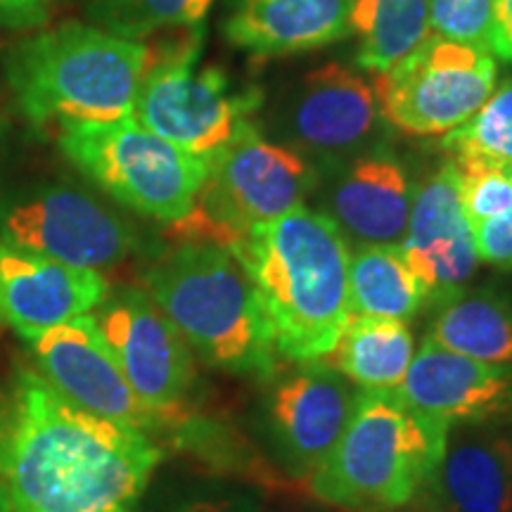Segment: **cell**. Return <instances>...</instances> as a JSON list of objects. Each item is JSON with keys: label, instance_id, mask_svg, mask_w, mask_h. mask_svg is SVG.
Instances as JSON below:
<instances>
[{"label": "cell", "instance_id": "16", "mask_svg": "<svg viewBox=\"0 0 512 512\" xmlns=\"http://www.w3.org/2000/svg\"><path fill=\"white\" fill-rule=\"evenodd\" d=\"M401 249L432 306L465 290L475 275L479 256L451 162L415 185Z\"/></svg>", "mask_w": 512, "mask_h": 512}, {"label": "cell", "instance_id": "12", "mask_svg": "<svg viewBox=\"0 0 512 512\" xmlns=\"http://www.w3.org/2000/svg\"><path fill=\"white\" fill-rule=\"evenodd\" d=\"M0 240L69 266H117L138 249L133 228L91 192L50 183L0 200Z\"/></svg>", "mask_w": 512, "mask_h": 512}, {"label": "cell", "instance_id": "17", "mask_svg": "<svg viewBox=\"0 0 512 512\" xmlns=\"http://www.w3.org/2000/svg\"><path fill=\"white\" fill-rule=\"evenodd\" d=\"M107 297L110 283L95 268L69 266L0 240V320L24 342L86 316Z\"/></svg>", "mask_w": 512, "mask_h": 512}, {"label": "cell", "instance_id": "21", "mask_svg": "<svg viewBox=\"0 0 512 512\" xmlns=\"http://www.w3.org/2000/svg\"><path fill=\"white\" fill-rule=\"evenodd\" d=\"M427 339L448 351L496 366H512V294L465 287L432 306Z\"/></svg>", "mask_w": 512, "mask_h": 512}, {"label": "cell", "instance_id": "15", "mask_svg": "<svg viewBox=\"0 0 512 512\" xmlns=\"http://www.w3.org/2000/svg\"><path fill=\"white\" fill-rule=\"evenodd\" d=\"M271 380L266 427L275 458L292 477L306 479L328 458L354 411L358 389L325 363Z\"/></svg>", "mask_w": 512, "mask_h": 512}, {"label": "cell", "instance_id": "34", "mask_svg": "<svg viewBox=\"0 0 512 512\" xmlns=\"http://www.w3.org/2000/svg\"><path fill=\"white\" fill-rule=\"evenodd\" d=\"M0 512H12V510H10V503L5 501L3 494H0Z\"/></svg>", "mask_w": 512, "mask_h": 512}, {"label": "cell", "instance_id": "1", "mask_svg": "<svg viewBox=\"0 0 512 512\" xmlns=\"http://www.w3.org/2000/svg\"><path fill=\"white\" fill-rule=\"evenodd\" d=\"M164 451L83 411L34 366L0 387V494L12 512H133Z\"/></svg>", "mask_w": 512, "mask_h": 512}, {"label": "cell", "instance_id": "25", "mask_svg": "<svg viewBox=\"0 0 512 512\" xmlns=\"http://www.w3.org/2000/svg\"><path fill=\"white\" fill-rule=\"evenodd\" d=\"M456 171H512V79L494 88L489 100L441 140Z\"/></svg>", "mask_w": 512, "mask_h": 512}, {"label": "cell", "instance_id": "6", "mask_svg": "<svg viewBox=\"0 0 512 512\" xmlns=\"http://www.w3.org/2000/svg\"><path fill=\"white\" fill-rule=\"evenodd\" d=\"M207 174L181 221L169 223L174 242H211L230 249L254 228L304 207L318 171L290 147L268 140L252 119L207 159Z\"/></svg>", "mask_w": 512, "mask_h": 512}, {"label": "cell", "instance_id": "4", "mask_svg": "<svg viewBox=\"0 0 512 512\" xmlns=\"http://www.w3.org/2000/svg\"><path fill=\"white\" fill-rule=\"evenodd\" d=\"M147 43L83 22L22 38L3 57L19 110L34 126L133 117Z\"/></svg>", "mask_w": 512, "mask_h": 512}, {"label": "cell", "instance_id": "23", "mask_svg": "<svg viewBox=\"0 0 512 512\" xmlns=\"http://www.w3.org/2000/svg\"><path fill=\"white\" fill-rule=\"evenodd\" d=\"M349 302L354 316L406 323L427 299L401 245H370L358 247L349 259Z\"/></svg>", "mask_w": 512, "mask_h": 512}, {"label": "cell", "instance_id": "8", "mask_svg": "<svg viewBox=\"0 0 512 512\" xmlns=\"http://www.w3.org/2000/svg\"><path fill=\"white\" fill-rule=\"evenodd\" d=\"M62 155L88 181L147 219L176 223L202 188L207 162L192 157L133 117L57 128Z\"/></svg>", "mask_w": 512, "mask_h": 512}, {"label": "cell", "instance_id": "32", "mask_svg": "<svg viewBox=\"0 0 512 512\" xmlns=\"http://www.w3.org/2000/svg\"><path fill=\"white\" fill-rule=\"evenodd\" d=\"M491 53L512 62V0H496Z\"/></svg>", "mask_w": 512, "mask_h": 512}, {"label": "cell", "instance_id": "18", "mask_svg": "<svg viewBox=\"0 0 512 512\" xmlns=\"http://www.w3.org/2000/svg\"><path fill=\"white\" fill-rule=\"evenodd\" d=\"M408 406L446 425H482L512 413V366L475 361L425 337L394 389Z\"/></svg>", "mask_w": 512, "mask_h": 512}, {"label": "cell", "instance_id": "11", "mask_svg": "<svg viewBox=\"0 0 512 512\" xmlns=\"http://www.w3.org/2000/svg\"><path fill=\"white\" fill-rule=\"evenodd\" d=\"M95 311V323L133 392L166 420V439L178 441L192 420L188 399L197 380L188 342L143 287L110 294Z\"/></svg>", "mask_w": 512, "mask_h": 512}, {"label": "cell", "instance_id": "7", "mask_svg": "<svg viewBox=\"0 0 512 512\" xmlns=\"http://www.w3.org/2000/svg\"><path fill=\"white\" fill-rule=\"evenodd\" d=\"M202 43L200 24L162 46H147L133 119L188 155L207 159L233 138L242 121L254 117L264 93L256 86L238 91L216 64L197 67Z\"/></svg>", "mask_w": 512, "mask_h": 512}, {"label": "cell", "instance_id": "28", "mask_svg": "<svg viewBox=\"0 0 512 512\" xmlns=\"http://www.w3.org/2000/svg\"><path fill=\"white\" fill-rule=\"evenodd\" d=\"M460 197L467 219L472 223L494 219L512 204V171L472 169L458 171Z\"/></svg>", "mask_w": 512, "mask_h": 512}, {"label": "cell", "instance_id": "26", "mask_svg": "<svg viewBox=\"0 0 512 512\" xmlns=\"http://www.w3.org/2000/svg\"><path fill=\"white\" fill-rule=\"evenodd\" d=\"M214 0H91L88 17L110 34L143 41L162 31L200 27Z\"/></svg>", "mask_w": 512, "mask_h": 512}, {"label": "cell", "instance_id": "2", "mask_svg": "<svg viewBox=\"0 0 512 512\" xmlns=\"http://www.w3.org/2000/svg\"><path fill=\"white\" fill-rule=\"evenodd\" d=\"M252 280L280 358L323 361L351 318L349 245L328 216L299 207L228 249Z\"/></svg>", "mask_w": 512, "mask_h": 512}, {"label": "cell", "instance_id": "30", "mask_svg": "<svg viewBox=\"0 0 512 512\" xmlns=\"http://www.w3.org/2000/svg\"><path fill=\"white\" fill-rule=\"evenodd\" d=\"M57 0H0V29L27 31L48 22Z\"/></svg>", "mask_w": 512, "mask_h": 512}, {"label": "cell", "instance_id": "24", "mask_svg": "<svg viewBox=\"0 0 512 512\" xmlns=\"http://www.w3.org/2000/svg\"><path fill=\"white\" fill-rule=\"evenodd\" d=\"M356 64L382 74L430 36V0H351Z\"/></svg>", "mask_w": 512, "mask_h": 512}, {"label": "cell", "instance_id": "9", "mask_svg": "<svg viewBox=\"0 0 512 512\" xmlns=\"http://www.w3.org/2000/svg\"><path fill=\"white\" fill-rule=\"evenodd\" d=\"M489 50L430 34L373 81L387 126L408 136H446L463 126L496 88Z\"/></svg>", "mask_w": 512, "mask_h": 512}, {"label": "cell", "instance_id": "20", "mask_svg": "<svg viewBox=\"0 0 512 512\" xmlns=\"http://www.w3.org/2000/svg\"><path fill=\"white\" fill-rule=\"evenodd\" d=\"M422 491L448 512H512V439L486 422L453 425Z\"/></svg>", "mask_w": 512, "mask_h": 512}, {"label": "cell", "instance_id": "5", "mask_svg": "<svg viewBox=\"0 0 512 512\" xmlns=\"http://www.w3.org/2000/svg\"><path fill=\"white\" fill-rule=\"evenodd\" d=\"M451 425L415 411L394 389H358L342 437L306 489L342 512H396L425 489Z\"/></svg>", "mask_w": 512, "mask_h": 512}, {"label": "cell", "instance_id": "14", "mask_svg": "<svg viewBox=\"0 0 512 512\" xmlns=\"http://www.w3.org/2000/svg\"><path fill=\"white\" fill-rule=\"evenodd\" d=\"M316 171L313 197L344 240L358 247L401 245L415 185L392 150L382 145Z\"/></svg>", "mask_w": 512, "mask_h": 512}, {"label": "cell", "instance_id": "19", "mask_svg": "<svg viewBox=\"0 0 512 512\" xmlns=\"http://www.w3.org/2000/svg\"><path fill=\"white\" fill-rule=\"evenodd\" d=\"M351 0H230L223 36L254 57L297 55L351 36Z\"/></svg>", "mask_w": 512, "mask_h": 512}, {"label": "cell", "instance_id": "33", "mask_svg": "<svg viewBox=\"0 0 512 512\" xmlns=\"http://www.w3.org/2000/svg\"><path fill=\"white\" fill-rule=\"evenodd\" d=\"M396 512H448V510L441 508V505L434 501V498L427 494V491H420V494L415 496L411 503L403 505V508L396 510Z\"/></svg>", "mask_w": 512, "mask_h": 512}, {"label": "cell", "instance_id": "10", "mask_svg": "<svg viewBox=\"0 0 512 512\" xmlns=\"http://www.w3.org/2000/svg\"><path fill=\"white\" fill-rule=\"evenodd\" d=\"M271 128L280 145L316 169L377 150L387 136L375 88L339 62L292 81L275 100Z\"/></svg>", "mask_w": 512, "mask_h": 512}, {"label": "cell", "instance_id": "31", "mask_svg": "<svg viewBox=\"0 0 512 512\" xmlns=\"http://www.w3.org/2000/svg\"><path fill=\"white\" fill-rule=\"evenodd\" d=\"M171 512H261V501L254 494H223L192 498Z\"/></svg>", "mask_w": 512, "mask_h": 512}, {"label": "cell", "instance_id": "22", "mask_svg": "<svg viewBox=\"0 0 512 512\" xmlns=\"http://www.w3.org/2000/svg\"><path fill=\"white\" fill-rule=\"evenodd\" d=\"M415 356L413 332L403 320L354 316L337 347L320 363L361 389H396Z\"/></svg>", "mask_w": 512, "mask_h": 512}, {"label": "cell", "instance_id": "29", "mask_svg": "<svg viewBox=\"0 0 512 512\" xmlns=\"http://www.w3.org/2000/svg\"><path fill=\"white\" fill-rule=\"evenodd\" d=\"M472 238L479 261L498 271H512V204L501 216L472 223Z\"/></svg>", "mask_w": 512, "mask_h": 512}, {"label": "cell", "instance_id": "3", "mask_svg": "<svg viewBox=\"0 0 512 512\" xmlns=\"http://www.w3.org/2000/svg\"><path fill=\"white\" fill-rule=\"evenodd\" d=\"M143 290L204 366L275 380L283 358L252 280L228 249L176 242L145 268Z\"/></svg>", "mask_w": 512, "mask_h": 512}, {"label": "cell", "instance_id": "13", "mask_svg": "<svg viewBox=\"0 0 512 512\" xmlns=\"http://www.w3.org/2000/svg\"><path fill=\"white\" fill-rule=\"evenodd\" d=\"M27 344L34 368L64 399L98 418L136 427L155 441L166 439V420L133 392L93 313L55 325Z\"/></svg>", "mask_w": 512, "mask_h": 512}, {"label": "cell", "instance_id": "27", "mask_svg": "<svg viewBox=\"0 0 512 512\" xmlns=\"http://www.w3.org/2000/svg\"><path fill=\"white\" fill-rule=\"evenodd\" d=\"M494 5L496 0H430V31L491 53Z\"/></svg>", "mask_w": 512, "mask_h": 512}]
</instances>
